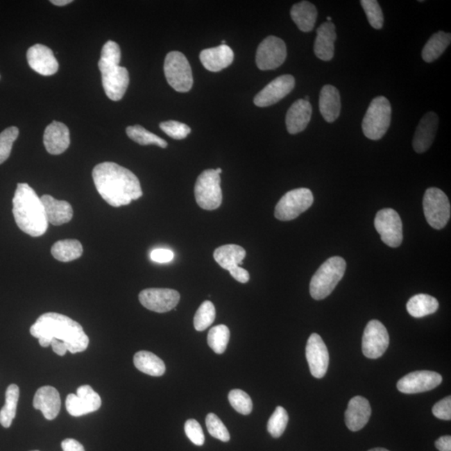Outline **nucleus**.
I'll list each match as a JSON object with an SVG mask.
<instances>
[{"instance_id": "412c9836", "label": "nucleus", "mask_w": 451, "mask_h": 451, "mask_svg": "<svg viewBox=\"0 0 451 451\" xmlns=\"http://www.w3.org/2000/svg\"><path fill=\"white\" fill-rule=\"evenodd\" d=\"M370 402L362 396L352 398L346 411V424L351 432H359L366 426L371 416Z\"/></svg>"}, {"instance_id": "603ef678", "label": "nucleus", "mask_w": 451, "mask_h": 451, "mask_svg": "<svg viewBox=\"0 0 451 451\" xmlns=\"http://www.w3.org/2000/svg\"><path fill=\"white\" fill-rule=\"evenodd\" d=\"M439 451H451V437L450 436H445L439 438L434 443Z\"/></svg>"}, {"instance_id": "dca6fc26", "label": "nucleus", "mask_w": 451, "mask_h": 451, "mask_svg": "<svg viewBox=\"0 0 451 451\" xmlns=\"http://www.w3.org/2000/svg\"><path fill=\"white\" fill-rule=\"evenodd\" d=\"M295 86L293 76L284 75L271 81L261 92L254 97V104L258 108H268L278 103L292 92Z\"/></svg>"}, {"instance_id": "4c0bfd02", "label": "nucleus", "mask_w": 451, "mask_h": 451, "mask_svg": "<svg viewBox=\"0 0 451 451\" xmlns=\"http://www.w3.org/2000/svg\"><path fill=\"white\" fill-rule=\"evenodd\" d=\"M76 395L83 405L86 415L97 411L101 408V396L90 385H82L78 388Z\"/></svg>"}, {"instance_id": "6e6d98bb", "label": "nucleus", "mask_w": 451, "mask_h": 451, "mask_svg": "<svg viewBox=\"0 0 451 451\" xmlns=\"http://www.w3.org/2000/svg\"><path fill=\"white\" fill-rule=\"evenodd\" d=\"M368 451H389V450H388L386 449H384V448H374V449H371V450H368Z\"/></svg>"}, {"instance_id": "473e14b6", "label": "nucleus", "mask_w": 451, "mask_h": 451, "mask_svg": "<svg viewBox=\"0 0 451 451\" xmlns=\"http://www.w3.org/2000/svg\"><path fill=\"white\" fill-rule=\"evenodd\" d=\"M51 254L60 262H71L82 256L83 247L80 241L76 239L60 240L53 245Z\"/></svg>"}, {"instance_id": "f8f14e48", "label": "nucleus", "mask_w": 451, "mask_h": 451, "mask_svg": "<svg viewBox=\"0 0 451 451\" xmlns=\"http://www.w3.org/2000/svg\"><path fill=\"white\" fill-rule=\"evenodd\" d=\"M287 58V47L284 40L276 36L266 37L258 45L256 54V64L261 71L275 69Z\"/></svg>"}, {"instance_id": "7ed1b4c3", "label": "nucleus", "mask_w": 451, "mask_h": 451, "mask_svg": "<svg viewBox=\"0 0 451 451\" xmlns=\"http://www.w3.org/2000/svg\"><path fill=\"white\" fill-rule=\"evenodd\" d=\"M13 214L20 230L33 237L46 232L48 221L40 198L27 183H19L13 198Z\"/></svg>"}, {"instance_id": "2f4dec72", "label": "nucleus", "mask_w": 451, "mask_h": 451, "mask_svg": "<svg viewBox=\"0 0 451 451\" xmlns=\"http://www.w3.org/2000/svg\"><path fill=\"white\" fill-rule=\"evenodd\" d=\"M408 313L414 318H423L436 313L439 309V302L428 294H416L413 296L406 305Z\"/></svg>"}, {"instance_id": "a878e982", "label": "nucleus", "mask_w": 451, "mask_h": 451, "mask_svg": "<svg viewBox=\"0 0 451 451\" xmlns=\"http://www.w3.org/2000/svg\"><path fill=\"white\" fill-rule=\"evenodd\" d=\"M336 38L337 35L333 23L325 22L318 28L314 50L319 60L330 61L333 59Z\"/></svg>"}, {"instance_id": "a18cd8bd", "label": "nucleus", "mask_w": 451, "mask_h": 451, "mask_svg": "<svg viewBox=\"0 0 451 451\" xmlns=\"http://www.w3.org/2000/svg\"><path fill=\"white\" fill-rule=\"evenodd\" d=\"M185 432L187 436L196 445H203L205 436L202 426L194 419L188 420L185 423Z\"/></svg>"}, {"instance_id": "4be33fe9", "label": "nucleus", "mask_w": 451, "mask_h": 451, "mask_svg": "<svg viewBox=\"0 0 451 451\" xmlns=\"http://www.w3.org/2000/svg\"><path fill=\"white\" fill-rule=\"evenodd\" d=\"M33 405L42 412L45 419L52 420L58 416L61 408L60 395L52 386H42L36 391Z\"/></svg>"}, {"instance_id": "39448f33", "label": "nucleus", "mask_w": 451, "mask_h": 451, "mask_svg": "<svg viewBox=\"0 0 451 451\" xmlns=\"http://www.w3.org/2000/svg\"><path fill=\"white\" fill-rule=\"evenodd\" d=\"M346 262L343 257H332L319 266L312 278L309 291L315 300H322L333 292L346 273Z\"/></svg>"}, {"instance_id": "20e7f679", "label": "nucleus", "mask_w": 451, "mask_h": 451, "mask_svg": "<svg viewBox=\"0 0 451 451\" xmlns=\"http://www.w3.org/2000/svg\"><path fill=\"white\" fill-rule=\"evenodd\" d=\"M121 57L120 46L110 40L102 48L101 60L98 63L105 95L114 101L122 99L130 83L128 71L119 65Z\"/></svg>"}, {"instance_id": "9b49d317", "label": "nucleus", "mask_w": 451, "mask_h": 451, "mask_svg": "<svg viewBox=\"0 0 451 451\" xmlns=\"http://www.w3.org/2000/svg\"><path fill=\"white\" fill-rule=\"evenodd\" d=\"M375 227L381 240L391 248H398L403 241V225L398 212L391 208H385L377 213Z\"/></svg>"}, {"instance_id": "c03bdc74", "label": "nucleus", "mask_w": 451, "mask_h": 451, "mask_svg": "<svg viewBox=\"0 0 451 451\" xmlns=\"http://www.w3.org/2000/svg\"><path fill=\"white\" fill-rule=\"evenodd\" d=\"M160 128L170 137L176 140H182L191 133V128L184 123L176 121H167L160 124Z\"/></svg>"}, {"instance_id": "f3484780", "label": "nucleus", "mask_w": 451, "mask_h": 451, "mask_svg": "<svg viewBox=\"0 0 451 451\" xmlns=\"http://www.w3.org/2000/svg\"><path fill=\"white\" fill-rule=\"evenodd\" d=\"M306 358L312 375L322 379L329 368L330 355L326 344L318 334H312L307 340Z\"/></svg>"}, {"instance_id": "13d9d810", "label": "nucleus", "mask_w": 451, "mask_h": 451, "mask_svg": "<svg viewBox=\"0 0 451 451\" xmlns=\"http://www.w3.org/2000/svg\"><path fill=\"white\" fill-rule=\"evenodd\" d=\"M327 22H332V18L330 17V16H329V17H327Z\"/></svg>"}, {"instance_id": "bf43d9fd", "label": "nucleus", "mask_w": 451, "mask_h": 451, "mask_svg": "<svg viewBox=\"0 0 451 451\" xmlns=\"http://www.w3.org/2000/svg\"><path fill=\"white\" fill-rule=\"evenodd\" d=\"M32 451H39V450H32Z\"/></svg>"}, {"instance_id": "a211bd4d", "label": "nucleus", "mask_w": 451, "mask_h": 451, "mask_svg": "<svg viewBox=\"0 0 451 451\" xmlns=\"http://www.w3.org/2000/svg\"><path fill=\"white\" fill-rule=\"evenodd\" d=\"M28 65L41 76H50L58 71L59 63L54 53L45 45L36 44L27 51Z\"/></svg>"}, {"instance_id": "4d7b16f0", "label": "nucleus", "mask_w": 451, "mask_h": 451, "mask_svg": "<svg viewBox=\"0 0 451 451\" xmlns=\"http://www.w3.org/2000/svg\"><path fill=\"white\" fill-rule=\"evenodd\" d=\"M215 171H216V173L219 174V175L221 173V171H221V168H217V169H216Z\"/></svg>"}, {"instance_id": "a19ab883", "label": "nucleus", "mask_w": 451, "mask_h": 451, "mask_svg": "<svg viewBox=\"0 0 451 451\" xmlns=\"http://www.w3.org/2000/svg\"><path fill=\"white\" fill-rule=\"evenodd\" d=\"M360 3L371 26L375 30H381L384 26V15L379 2L376 0H362Z\"/></svg>"}, {"instance_id": "3c124183", "label": "nucleus", "mask_w": 451, "mask_h": 451, "mask_svg": "<svg viewBox=\"0 0 451 451\" xmlns=\"http://www.w3.org/2000/svg\"><path fill=\"white\" fill-rule=\"evenodd\" d=\"M63 451H85L84 446L74 439H65L61 443Z\"/></svg>"}, {"instance_id": "e433bc0d", "label": "nucleus", "mask_w": 451, "mask_h": 451, "mask_svg": "<svg viewBox=\"0 0 451 451\" xmlns=\"http://www.w3.org/2000/svg\"><path fill=\"white\" fill-rule=\"evenodd\" d=\"M216 318V309L211 301H204L194 316V327L196 331H204L210 327Z\"/></svg>"}, {"instance_id": "ddd939ff", "label": "nucleus", "mask_w": 451, "mask_h": 451, "mask_svg": "<svg viewBox=\"0 0 451 451\" xmlns=\"http://www.w3.org/2000/svg\"><path fill=\"white\" fill-rule=\"evenodd\" d=\"M389 336L386 327L379 321H371L364 330L362 339V350L368 359L380 358L387 350Z\"/></svg>"}, {"instance_id": "4468645a", "label": "nucleus", "mask_w": 451, "mask_h": 451, "mask_svg": "<svg viewBox=\"0 0 451 451\" xmlns=\"http://www.w3.org/2000/svg\"><path fill=\"white\" fill-rule=\"evenodd\" d=\"M143 307L155 313H167L176 309L180 301L178 291L170 289H147L139 294Z\"/></svg>"}, {"instance_id": "ea45409f", "label": "nucleus", "mask_w": 451, "mask_h": 451, "mask_svg": "<svg viewBox=\"0 0 451 451\" xmlns=\"http://www.w3.org/2000/svg\"><path fill=\"white\" fill-rule=\"evenodd\" d=\"M228 400L236 411L248 416L253 411V401L247 393L241 389H233L228 395Z\"/></svg>"}, {"instance_id": "79ce46f5", "label": "nucleus", "mask_w": 451, "mask_h": 451, "mask_svg": "<svg viewBox=\"0 0 451 451\" xmlns=\"http://www.w3.org/2000/svg\"><path fill=\"white\" fill-rule=\"evenodd\" d=\"M19 137V129L16 126H10L0 133V164L10 158L14 142Z\"/></svg>"}, {"instance_id": "49530a36", "label": "nucleus", "mask_w": 451, "mask_h": 451, "mask_svg": "<svg viewBox=\"0 0 451 451\" xmlns=\"http://www.w3.org/2000/svg\"><path fill=\"white\" fill-rule=\"evenodd\" d=\"M433 415L440 420H451V398L445 397L436 405L432 409Z\"/></svg>"}, {"instance_id": "f257e3e1", "label": "nucleus", "mask_w": 451, "mask_h": 451, "mask_svg": "<svg viewBox=\"0 0 451 451\" xmlns=\"http://www.w3.org/2000/svg\"><path fill=\"white\" fill-rule=\"evenodd\" d=\"M92 178L101 198L114 207L126 206L143 195L137 176L117 163L98 164Z\"/></svg>"}, {"instance_id": "423d86ee", "label": "nucleus", "mask_w": 451, "mask_h": 451, "mask_svg": "<svg viewBox=\"0 0 451 451\" xmlns=\"http://www.w3.org/2000/svg\"><path fill=\"white\" fill-rule=\"evenodd\" d=\"M392 109L386 97L378 96L372 101L362 122L364 135L378 141L386 134L391 122Z\"/></svg>"}, {"instance_id": "6ab92c4d", "label": "nucleus", "mask_w": 451, "mask_h": 451, "mask_svg": "<svg viewBox=\"0 0 451 451\" xmlns=\"http://www.w3.org/2000/svg\"><path fill=\"white\" fill-rule=\"evenodd\" d=\"M439 125L436 113L430 112L422 117L413 139V148L417 153H424L432 146Z\"/></svg>"}, {"instance_id": "c756f323", "label": "nucleus", "mask_w": 451, "mask_h": 451, "mask_svg": "<svg viewBox=\"0 0 451 451\" xmlns=\"http://www.w3.org/2000/svg\"><path fill=\"white\" fill-rule=\"evenodd\" d=\"M134 364L138 371L151 376H162L166 372L163 360L148 351L137 352L134 356Z\"/></svg>"}, {"instance_id": "b1692460", "label": "nucleus", "mask_w": 451, "mask_h": 451, "mask_svg": "<svg viewBox=\"0 0 451 451\" xmlns=\"http://www.w3.org/2000/svg\"><path fill=\"white\" fill-rule=\"evenodd\" d=\"M312 117V105L309 101L298 100L290 106L287 112L286 126L290 134L295 135L306 129Z\"/></svg>"}, {"instance_id": "5fc2aeb1", "label": "nucleus", "mask_w": 451, "mask_h": 451, "mask_svg": "<svg viewBox=\"0 0 451 451\" xmlns=\"http://www.w3.org/2000/svg\"><path fill=\"white\" fill-rule=\"evenodd\" d=\"M72 0H51V3L56 6H65L72 3Z\"/></svg>"}, {"instance_id": "0eeeda50", "label": "nucleus", "mask_w": 451, "mask_h": 451, "mask_svg": "<svg viewBox=\"0 0 451 451\" xmlns=\"http://www.w3.org/2000/svg\"><path fill=\"white\" fill-rule=\"evenodd\" d=\"M164 73L168 84L176 92L186 93L194 85V77L189 61L179 51H171L166 56Z\"/></svg>"}, {"instance_id": "7c9ffc66", "label": "nucleus", "mask_w": 451, "mask_h": 451, "mask_svg": "<svg viewBox=\"0 0 451 451\" xmlns=\"http://www.w3.org/2000/svg\"><path fill=\"white\" fill-rule=\"evenodd\" d=\"M451 35L450 33L438 31L430 37L422 51V59L425 62L432 63L441 57L450 44Z\"/></svg>"}, {"instance_id": "bb28decb", "label": "nucleus", "mask_w": 451, "mask_h": 451, "mask_svg": "<svg viewBox=\"0 0 451 451\" xmlns=\"http://www.w3.org/2000/svg\"><path fill=\"white\" fill-rule=\"evenodd\" d=\"M319 110L325 120L333 123L341 112V99L339 90L334 85H326L321 90L319 96Z\"/></svg>"}, {"instance_id": "58836bf2", "label": "nucleus", "mask_w": 451, "mask_h": 451, "mask_svg": "<svg viewBox=\"0 0 451 451\" xmlns=\"http://www.w3.org/2000/svg\"><path fill=\"white\" fill-rule=\"evenodd\" d=\"M288 422L289 416L286 409L278 406L269 420L268 432L273 438H280L285 432Z\"/></svg>"}, {"instance_id": "37998d69", "label": "nucleus", "mask_w": 451, "mask_h": 451, "mask_svg": "<svg viewBox=\"0 0 451 451\" xmlns=\"http://www.w3.org/2000/svg\"><path fill=\"white\" fill-rule=\"evenodd\" d=\"M206 425L209 434L212 437L223 442L230 441V434L227 427L215 414H208L206 418Z\"/></svg>"}, {"instance_id": "8fccbe9b", "label": "nucleus", "mask_w": 451, "mask_h": 451, "mask_svg": "<svg viewBox=\"0 0 451 451\" xmlns=\"http://www.w3.org/2000/svg\"><path fill=\"white\" fill-rule=\"evenodd\" d=\"M229 273H230L232 277L235 278V280L241 282V284H247L250 280V275L248 271L241 268L239 266L229 271Z\"/></svg>"}, {"instance_id": "5701e85b", "label": "nucleus", "mask_w": 451, "mask_h": 451, "mask_svg": "<svg viewBox=\"0 0 451 451\" xmlns=\"http://www.w3.org/2000/svg\"><path fill=\"white\" fill-rule=\"evenodd\" d=\"M235 60V53L227 44L206 49L201 52L200 60L209 71L219 72L229 67Z\"/></svg>"}, {"instance_id": "864d4df0", "label": "nucleus", "mask_w": 451, "mask_h": 451, "mask_svg": "<svg viewBox=\"0 0 451 451\" xmlns=\"http://www.w3.org/2000/svg\"><path fill=\"white\" fill-rule=\"evenodd\" d=\"M51 346L52 347L53 351H54L56 355H58L60 356L65 355L68 351L65 344L56 339H53L51 340Z\"/></svg>"}, {"instance_id": "f704fd0d", "label": "nucleus", "mask_w": 451, "mask_h": 451, "mask_svg": "<svg viewBox=\"0 0 451 451\" xmlns=\"http://www.w3.org/2000/svg\"><path fill=\"white\" fill-rule=\"evenodd\" d=\"M126 134L129 138L139 145H155L162 148H167V142L159 137L158 135L150 133L140 125L130 126L126 128Z\"/></svg>"}, {"instance_id": "6e6552de", "label": "nucleus", "mask_w": 451, "mask_h": 451, "mask_svg": "<svg viewBox=\"0 0 451 451\" xmlns=\"http://www.w3.org/2000/svg\"><path fill=\"white\" fill-rule=\"evenodd\" d=\"M221 178L214 169L205 170L196 180L194 188L196 203L201 208L213 211L223 203Z\"/></svg>"}, {"instance_id": "1a4fd4ad", "label": "nucleus", "mask_w": 451, "mask_h": 451, "mask_svg": "<svg viewBox=\"0 0 451 451\" xmlns=\"http://www.w3.org/2000/svg\"><path fill=\"white\" fill-rule=\"evenodd\" d=\"M426 221L436 230L445 227L450 219V203L445 192L436 187L426 190L423 199Z\"/></svg>"}, {"instance_id": "aec40b11", "label": "nucleus", "mask_w": 451, "mask_h": 451, "mask_svg": "<svg viewBox=\"0 0 451 451\" xmlns=\"http://www.w3.org/2000/svg\"><path fill=\"white\" fill-rule=\"evenodd\" d=\"M71 144L69 130L67 126L59 121H53L45 128L44 145L51 155L65 153Z\"/></svg>"}, {"instance_id": "c85d7f7f", "label": "nucleus", "mask_w": 451, "mask_h": 451, "mask_svg": "<svg viewBox=\"0 0 451 451\" xmlns=\"http://www.w3.org/2000/svg\"><path fill=\"white\" fill-rule=\"evenodd\" d=\"M291 18L303 32H310L314 28L318 17V10L313 3L302 1L292 7L290 11Z\"/></svg>"}, {"instance_id": "2eb2a0df", "label": "nucleus", "mask_w": 451, "mask_h": 451, "mask_svg": "<svg viewBox=\"0 0 451 451\" xmlns=\"http://www.w3.org/2000/svg\"><path fill=\"white\" fill-rule=\"evenodd\" d=\"M442 382V376L436 372L421 371L409 373L398 381L397 389L401 393H423L436 389Z\"/></svg>"}, {"instance_id": "de8ad7c7", "label": "nucleus", "mask_w": 451, "mask_h": 451, "mask_svg": "<svg viewBox=\"0 0 451 451\" xmlns=\"http://www.w3.org/2000/svg\"><path fill=\"white\" fill-rule=\"evenodd\" d=\"M65 406L68 413L72 416L80 417L86 415L83 405L75 393H69L65 400Z\"/></svg>"}, {"instance_id": "f03ea898", "label": "nucleus", "mask_w": 451, "mask_h": 451, "mask_svg": "<svg viewBox=\"0 0 451 451\" xmlns=\"http://www.w3.org/2000/svg\"><path fill=\"white\" fill-rule=\"evenodd\" d=\"M30 332L44 348L51 346L53 339L62 342L71 354L84 352L89 346V337L80 323L60 314L41 315L31 327Z\"/></svg>"}, {"instance_id": "09e8293b", "label": "nucleus", "mask_w": 451, "mask_h": 451, "mask_svg": "<svg viewBox=\"0 0 451 451\" xmlns=\"http://www.w3.org/2000/svg\"><path fill=\"white\" fill-rule=\"evenodd\" d=\"M174 253L171 250L159 248L155 249L151 253V259L158 264H167L173 260Z\"/></svg>"}, {"instance_id": "cd10ccee", "label": "nucleus", "mask_w": 451, "mask_h": 451, "mask_svg": "<svg viewBox=\"0 0 451 451\" xmlns=\"http://www.w3.org/2000/svg\"><path fill=\"white\" fill-rule=\"evenodd\" d=\"M247 255L245 249L239 245L227 244L217 248L213 257L221 268L230 271L239 265H243Z\"/></svg>"}, {"instance_id": "9d476101", "label": "nucleus", "mask_w": 451, "mask_h": 451, "mask_svg": "<svg viewBox=\"0 0 451 451\" xmlns=\"http://www.w3.org/2000/svg\"><path fill=\"white\" fill-rule=\"evenodd\" d=\"M313 203L312 192L307 188H298L282 196L277 204L274 216L280 221H292L306 212Z\"/></svg>"}, {"instance_id": "393cba45", "label": "nucleus", "mask_w": 451, "mask_h": 451, "mask_svg": "<svg viewBox=\"0 0 451 451\" xmlns=\"http://www.w3.org/2000/svg\"><path fill=\"white\" fill-rule=\"evenodd\" d=\"M40 199L43 203L48 223L60 226L71 221L73 208L68 202L56 200L50 195H44Z\"/></svg>"}, {"instance_id": "72a5a7b5", "label": "nucleus", "mask_w": 451, "mask_h": 451, "mask_svg": "<svg viewBox=\"0 0 451 451\" xmlns=\"http://www.w3.org/2000/svg\"><path fill=\"white\" fill-rule=\"evenodd\" d=\"M19 398L18 385L10 384L6 392V404L0 411V424L5 428L10 427L13 422Z\"/></svg>"}, {"instance_id": "c9c22d12", "label": "nucleus", "mask_w": 451, "mask_h": 451, "mask_svg": "<svg viewBox=\"0 0 451 451\" xmlns=\"http://www.w3.org/2000/svg\"><path fill=\"white\" fill-rule=\"evenodd\" d=\"M230 339V330L223 325L212 327L207 335L209 347L217 355L223 354Z\"/></svg>"}]
</instances>
